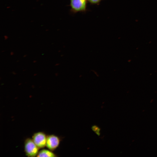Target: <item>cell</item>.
<instances>
[{
    "instance_id": "obj_6",
    "label": "cell",
    "mask_w": 157,
    "mask_h": 157,
    "mask_svg": "<svg viewBox=\"0 0 157 157\" xmlns=\"http://www.w3.org/2000/svg\"><path fill=\"white\" fill-rule=\"evenodd\" d=\"M88 2L91 5H99L102 0H87Z\"/></svg>"
},
{
    "instance_id": "obj_5",
    "label": "cell",
    "mask_w": 157,
    "mask_h": 157,
    "mask_svg": "<svg viewBox=\"0 0 157 157\" xmlns=\"http://www.w3.org/2000/svg\"><path fill=\"white\" fill-rule=\"evenodd\" d=\"M37 157H56L57 156L52 151L46 149H43L40 151L37 156Z\"/></svg>"
},
{
    "instance_id": "obj_7",
    "label": "cell",
    "mask_w": 157,
    "mask_h": 157,
    "mask_svg": "<svg viewBox=\"0 0 157 157\" xmlns=\"http://www.w3.org/2000/svg\"><path fill=\"white\" fill-rule=\"evenodd\" d=\"M13 52H11V55H13Z\"/></svg>"
},
{
    "instance_id": "obj_3",
    "label": "cell",
    "mask_w": 157,
    "mask_h": 157,
    "mask_svg": "<svg viewBox=\"0 0 157 157\" xmlns=\"http://www.w3.org/2000/svg\"><path fill=\"white\" fill-rule=\"evenodd\" d=\"M47 136L44 132H39L34 134L32 139L39 148L41 149L46 146Z\"/></svg>"
},
{
    "instance_id": "obj_9",
    "label": "cell",
    "mask_w": 157,
    "mask_h": 157,
    "mask_svg": "<svg viewBox=\"0 0 157 157\" xmlns=\"http://www.w3.org/2000/svg\"><path fill=\"white\" fill-rule=\"evenodd\" d=\"M26 55H25L24 56V57H25V56H26Z\"/></svg>"
},
{
    "instance_id": "obj_1",
    "label": "cell",
    "mask_w": 157,
    "mask_h": 157,
    "mask_svg": "<svg viewBox=\"0 0 157 157\" xmlns=\"http://www.w3.org/2000/svg\"><path fill=\"white\" fill-rule=\"evenodd\" d=\"M87 0H70V12L72 14L85 13L87 10Z\"/></svg>"
},
{
    "instance_id": "obj_2",
    "label": "cell",
    "mask_w": 157,
    "mask_h": 157,
    "mask_svg": "<svg viewBox=\"0 0 157 157\" xmlns=\"http://www.w3.org/2000/svg\"><path fill=\"white\" fill-rule=\"evenodd\" d=\"M39 149L32 139L27 138L25 140L24 150L26 155L27 156L33 157L37 156Z\"/></svg>"
},
{
    "instance_id": "obj_8",
    "label": "cell",
    "mask_w": 157,
    "mask_h": 157,
    "mask_svg": "<svg viewBox=\"0 0 157 157\" xmlns=\"http://www.w3.org/2000/svg\"><path fill=\"white\" fill-rule=\"evenodd\" d=\"M36 61H33V63L36 62Z\"/></svg>"
},
{
    "instance_id": "obj_4",
    "label": "cell",
    "mask_w": 157,
    "mask_h": 157,
    "mask_svg": "<svg viewBox=\"0 0 157 157\" xmlns=\"http://www.w3.org/2000/svg\"><path fill=\"white\" fill-rule=\"evenodd\" d=\"M60 140L58 136L54 135L47 136L46 147L49 150L53 151L59 146Z\"/></svg>"
}]
</instances>
